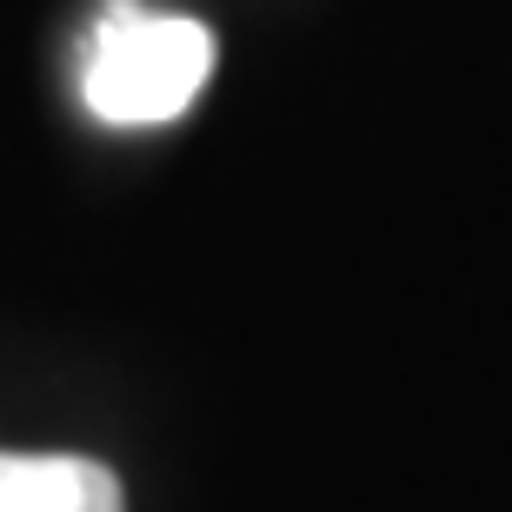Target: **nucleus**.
I'll return each instance as SVG.
<instances>
[{
    "label": "nucleus",
    "instance_id": "1",
    "mask_svg": "<svg viewBox=\"0 0 512 512\" xmlns=\"http://www.w3.org/2000/svg\"><path fill=\"white\" fill-rule=\"evenodd\" d=\"M213 74V34L187 14H153L140 0H107L87 60L80 100L107 127H167L200 100Z\"/></svg>",
    "mask_w": 512,
    "mask_h": 512
},
{
    "label": "nucleus",
    "instance_id": "2",
    "mask_svg": "<svg viewBox=\"0 0 512 512\" xmlns=\"http://www.w3.org/2000/svg\"><path fill=\"white\" fill-rule=\"evenodd\" d=\"M120 479L80 453H0V512H120Z\"/></svg>",
    "mask_w": 512,
    "mask_h": 512
}]
</instances>
